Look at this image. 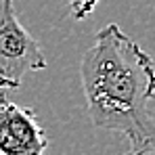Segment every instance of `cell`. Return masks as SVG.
I'll list each match as a JSON object with an SVG mask.
<instances>
[{
    "instance_id": "obj_4",
    "label": "cell",
    "mask_w": 155,
    "mask_h": 155,
    "mask_svg": "<svg viewBox=\"0 0 155 155\" xmlns=\"http://www.w3.org/2000/svg\"><path fill=\"white\" fill-rule=\"evenodd\" d=\"M67 2H69V15L76 21H84L88 15H92V11L99 4V0H67Z\"/></svg>"
},
{
    "instance_id": "obj_2",
    "label": "cell",
    "mask_w": 155,
    "mask_h": 155,
    "mask_svg": "<svg viewBox=\"0 0 155 155\" xmlns=\"http://www.w3.org/2000/svg\"><path fill=\"white\" fill-rule=\"evenodd\" d=\"M40 42L21 25L15 0H0V88L17 90L29 71L46 69Z\"/></svg>"
},
{
    "instance_id": "obj_5",
    "label": "cell",
    "mask_w": 155,
    "mask_h": 155,
    "mask_svg": "<svg viewBox=\"0 0 155 155\" xmlns=\"http://www.w3.org/2000/svg\"><path fill=\"white\" fill-rule=\"evenodd\" d=\"M126 155H155V143L147 145V147H140V149H130Z\"/></svg>"
},
{
    "instance_id": "obj_3",
    "label": "cell",
    "mask_w": 155,
    "mask_h": 155,
    "mask_svg": "<svg viewBox=\"0 0 155 155\" xmlns=\"http://www.w3.org/2000/svg\"><path fill=\"white\" fill-rule=\"evenodd\" d=\"M48 136L31 107L0 94V155H44Z\"/></svg>"
},
{
    "instance_id": "obj_1",
    "label": "cell",
    "mask_w": 155,
    "mask_h": 155,
    "mask_svg": "<svg viewBox=\"0 0 155 155\" xmlns=\"http://www.w3.org/2000/svg\"><path fill=\"white\" fill-rule=\"evenodd\" d=\"M88 117L97 128L120 132L130 149L155 143V61L117 23L105 25L80 63Z\"/></svg>"
}]
</instances>
